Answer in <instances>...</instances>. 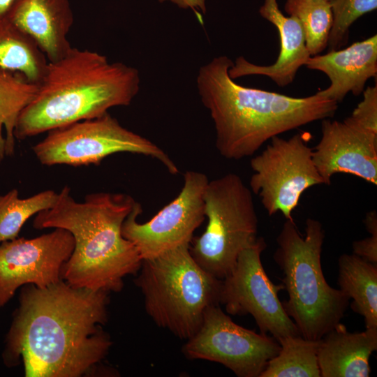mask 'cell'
<instances>
[{
  "mask_svg": "<svg viewBox=\"0 0 377 377\" xmlns=\"http://www.w3.org/2000/svg\"><path fill=\"white\" fill-rule=\"evenodd\" d=\"M108 294L75 288L63 279L45 288L22 286L5 339L4 364L22 362L26 377L95 374L112 344L103 329Z\"/></svg>",
  "mask_w": 377,
  "mask_h": 377,
  "instance_id": "cell-1",
  "label": "cell"
},
{
  "mask_svg": "<svg viewBox=\"0 0 377 377\" xmlns=\"http://www.w3.org/2000/svg\"><path fill=\"white\" fill-rule=\"evenodd\" d=\"M233 64L219 56L200 67L197 88L209 110L221 156L239 160L253 156L274 136L332 117L334 101L314 95L297 98L237 84L229 74Z\"/></svg>",
  "mask_w": 377,
  "mask_h": 377,
  "instance_id": "cell-2",
  "label": "cell"
},
{
  "mask_svg": "<svg viewBox=\"0 0 377 377\" xmlns=\"http://www.w3.org/2000/svg\"><path fill=\"white\" fill-rule=\"evenodd\" d=\"M136 202L125 193L99 192L76 201L65 186L54 205L38 213L35 229L62 228L73 237L75 246L62 268L61 277L75 288L119 292L127 275L136 274L142 258L137 248L121 233L124 221Z\"/></svg>",
  "mask_w": 377,
  "mask_h": 377,
  "instance_id": "cell-3",
  "label": "cell"
},
{
  "mask_svg": "<svg viewBox=\"0 0 377 377\" xmlns=\"http://www.w3.org/2000/svg\"><path fill=\"white\" fill-rule=\"evenodd\" d=\"M140 83L134 67L72 47L60 59L47 62L34 97L18 117L15 138L24 140L127 106Z\"/></svg>",
  "mask_w": 377,
  "mask_h": 377,
  "instance_id": "cell-4",
  "label": "cell"
},
{
  "mask_svg": "<svg viewBox=\"0 0 377 377\" xmlns=\"http://www.w3.org/2000/svg\"><path fill=\"white\" fill-rule=\"evenodd\" d=\"M325 239L322 223L308 218L302 236L293 220H286L276 238L273 258L283 271L288 299L283 308L300 335L318 341L343 318L350 299L326 281L321 267Z\"/></svg>",
  "mask_w": 377,
  "mask_h": 377,
  "instance_id": "cell-5",
  "label": "cell"
},
{
  "mask_svg": "<svg viewBox=\"0 0 377 377\" xmlns=\"http://www.w3.org/2000/svg\"><path fill=\"white\" fill-rule=\"evenodd\" d=\"M189 246L142 260L135 280L151 320L186 340L198 331L207 309L219 305L222 283L195 262Z\"/></svg>",
  "mask_w": 377,
  "mask_h": 377,
  "instance_id": "cell-6",
  "label": "cell"
},
{
  "mask_svg": "<svg viewBox=\"0 0 377 377\" xmlns=\"http://www.w3.org/2000/svg\"><path fill=\"white\" fill-rule=\"evenodd\" d=\"M203 198L207 225L200 236L193 237L189 249L204 270L223 279L242 251L258 237L253 193L238 175L230 172L209 181Z\"/></svg>",
  "mask_w": 377,
  "mask_h": 377,
  "instance_id": "cell-7",
  "label": "cell"
},
{
  "mask_svg": "<svg viewBox=\"0 0 377 377\" xmlns=\"http://www.w3.org/2000/svg\"><path fill=\"white\" fill-rule=\"evenodd\" d=\"M47 133L43 140L32 147L36 158L44 165H97L108 156L128 152L156 159L172 175L179 172L176 164L161 148L121 126L109 112Z\"/></svg>",
  "mask_w": 377,
  "mask_h": 377,
  "instance_id": "cell-8",
  "label": "cell"
},
{
  "mask_svg": "<svg viewBox=\"0 0 377 377\" xmlns=\"http://www.w3.org/2000/svg\"><path fill=\"white\" fill-rule=\"evenodd\" d=\"M312 149L302 133L288 139L277 135L251 159L253 173L249 188L269 216L281 212L286 220H293L292 213L303 193L324 184L313 161Z\"/></svg>",
  "mask_w": 377,
  "mask_h": 377,
  "instance_id": "cell-9",
  "label": "cell"
},
{
  "mask_svg": "<svg viewBox=\"0 0 377 377\" xmlns=\"http://www.w3.org/2000/svg\"><path fill=\"white\" fill-rule=\"evenodd\" d=\"M266 246L264 238L258 237L242 251L233 269L222 279L220 304L229 314L251 315L260 333H269L276 340L301 336L279 298L283 283H273L263 266L260 256Z\"/></svg>",
  "mask_w": 377,
  "mask_h": 377,
  "instance_id": "cell-10",
  "label": "cell"
},
{
  "mask_svg": "<svg viewBox=\"0 0 377 377\" xmlns=\"http://www.w3.org/2000/svg\"><path fill=\"white\" fill-rule=\"evenodd\" d=\"M280 349L273 337L236 324L219 305H213L198 331L186 340L182 353L191 360L221 364L239 377H259Z\"/></svg>",
  "mask_w": 377,
  "mask_h": 377,
  "instance_id": "cell-11",
  "label": "cell"
},
{
  "mask_svg": "<svg viewBox=\"0 0 377 377\" xmlns=\"http://www.w3.org/2000/svg\"><path fill=\"white\" fill-rule=\"evenodd\" d=\"M208 182L201 172L186 171L179 195L142 223L138 221L142 209L136 203L123 223L121 233L137 248L142 260L190 244L194 231L205 218L203 198Z\"/></svg>",
  "mask_w": 377,
  "mask_h": 377,
  "instance_id": "cell-12",
  "label": "cell"
},
{
  "mask_svg": "<svg viewBox=\"0 0 377 377\" xmlns=\"http://www.w3.org/2000/svg\"><path fill=\"white\" fill-rule=\"evenodd\" d=\"M54 229L37 237L0 243V307L26 284L45 288L62 280V268L75 242L68 230Z\"/></svg>",
  "mask_w": 377,
  "mask_h": 377,
  "instance_id": "cell-13",
  "label": "cell"
},
{
  "mask_svg": "<svg viewBox=\"0 0 377 377\" xmlns=\"http://www.w3.org/2000/svg\"><path fill=\"white\" fill-rule=\"evenodd\" d=\"M321 121V138L312 158L324 184L330 185L333 175L346 173L376 185L377 135L343 121Z\"/></svg>",
  "mask_w": 377,
  "mask_h": 377,
  "instance_id": "cell-14",
  "label": "cell"
},
{
  "mask_svg": "<svg viewBox=\"0 0 377 377\" xmlns=\"http://www.w3.org/2000/svg\"><path fill=\"white\" fill-rule=\"evenodd\" d=\"M6 17L45 56L57 61L71 49L67 36L73 23L69 0H14Z\"/></svg>",
  "mask_w": 377,
  "mask_h": 377,
  "instance_id": "cell-15",
  "label": "cell"
},
{
  "mask_svg": "<svg viewBox=\"0 0 377 377\" xmlns=\"http://www.w3.org/2000/svg\"><path fill=\"white\" fill-rule=\"evenodd\" d=\"M305 66L324 73L330 80L329 87L317 94L337 103L349 92L358 96L364 90L367 81L377 76V36L343 49L311 56Z\"/></svg>",
  "mask_w": 377,
  "mask_h": 377,
  "instance_id": "cell-16",
  "label": "cell"
},
{
  "mask_svg": "<svg viewBox=\"0 0 377 377\" xmlns=\"http://www.w3.org/2000/svg\"><path fill=\"white\" fill-rule=\"evenodd\" d=\"M259 12L278 30L280 51L277 59L271 65L262 66L239 57L229 68L228 74L232 80L246 75H265L278 86L286 87L294 80L299 68L305 65L311 57L306 47L303 29L295 17H286L281 12L276 0H265Z\"/></svg>",
  "mask_w": 377,
  "mask_h": 377,
  "instance_id": "cell-17",
  "label": "cell"
},
{
  "mask_svg": "<svg viewBox=\"0 0 377 377\" xmlns=\"http://www.w3.org/2000/svg\"><path fill=\"white\" fill-rule=\"evenodd\" d=\"M377 349V332H348L341 323L318 340L321 377H368L369 358Z\"/></svg>",
  "mask_w": 377,
  "mask_h": 377,
  "instance_id": "cell-18",
  "label": "cell"
},
{
  "mask_svg": "<svg viewBox=\"0 0 377 377\" xmlns=\"http://www.w3.org/2000/svg\"><path fill=\"white\" fill-rule=\"evenodd\" d=\"M340 290L353 300L352 309L364 317L366 330L377 332V265L353 254L338 260Z\"/></svg>",
  "mask_w": 377,
  "mask_h": 377,
  "instance_id": "cell-19",
  "label": "cell"
},
{
  "mask_svg": "<svg viewBox=\"0 0 377 377\" xmlns=\"http://www.w3.org/2000/svg\"><path fill=\"white\" fill-rule=\"evenodd\" d=\"M47 60L36 44L7 17H0V68L38 84Z\"/></svg>",
  "mask_w": 377,
  "mask_h": 377,
  "instance_id": "cell-20",
  "label": "cell"
},
{
  "mask_svg": "<svg viewBox=\"0 0 377 377\" xmlns=\"http://www.w3.org/2000/svg\"><path fill=\"white\" fill-rule=\"evenodd\" d=\"M38 85L19 73L0 68V161L15 151V128L23 109L34 97Z\"/></svg>",
  "mask_w": 377,
  "mask_h": 377,
  "instance_id": "cell-21",
  "label": "cell"
},
{
  "mask_svg": "<svg viewBox=\"0 0 377 377\" xmlns=\"http://www.w3.org/2000/svg\"><path fill=\"white\" fill-rule=\"evenodd\" d=\"M276 341L281 349L259 377H320L317 357L318 340L286 336Z\"/></svg>",
  "mask_w": 377,
  "mask_h": 377,
  "instance_id": "cell-22",
  "label": "cell"
},
{
  "mask_svg": "<svg viewBox=\"0 0 377 377\" xmlns=\"http://www.w3.org/2000/svg\"><path fill=\"white\" fill-rule=\"evenodd\" d=\"M286 12L300 22L306 47L311 56L321 53L327 47L333 23L330 1L326 0H286Z\"/></svg>",
  "mask_w": 377,
  "mask_h": 377,
  "instance_id": "cell-23",
  "label": "cell"
},
{
  "mask_svg": "<svg viewBox=\"0 0 377 377\" xmlns=\"http://www.w3.org/2000/svg\"><path fill=\"white\" fill-rule=\"evenodd\" d=\"M58 193L45 190L29 198H20L17 189L0 195V243L19 236L21 228L32 216L51 208Z\"/></svg>",
  "mask_w": 377,
  "mask_h": 377,
  "instance_id": "cell-24",
  "label": "cell"
},
{
  "mask_svg": "<svg viewBox=\"0 0 377 377\" xmlns=\"http://www.w3.org/2000/svg\"><path fill=\"white\" fill-rule=\"evenodd\" d=\"M330 3L333 23L327 43L328 51L346 45L353 22L377 8V0H332Z\"/></svg>",
  "mask_w": 377,
  "mask_h": 377,
  "instance_id": "cell-25",
  "label": "cell"
},
{
  "mask_svg": "<svg viewBox=\"0 0 377 377\" xmlns=\"http://www.w3.org/2000/svg\"><path fill=\"white\" fill-rule=\"evenodd\" d=\"M363 99L343 121L353 127L377 135V84L363 91Z\"/></svg>",
  "mask_w": 377,
  "mask_h": 377,
  "instance_id": "cell-26",
  "label": "cell"
},
{
  "mask_svg": "<svg viewBox=\"0 0 377 377\" xmlns=\"http://www.w3.org/2000/svg\"><path fill=\"white\" fill-rule=\"evenodd\" d=\"M364 223L371 236L353 242V253L377 265V213L376 210L367 213Z\"/></svg>",
  "mask_w": 377,
  "mask_h": 377,
  "instance_id": "cell-27",
  "label": "cell"
},
{
  "mask_svg": "<svg viewBox=\"0 0 377 377\" xmlns=\"http://www.w3.org/2000/svg\"><path fill=\"white\" fill-rule=\"evenodd\" d=\"M165 0H159L163 2ZM172 2L176 3L178 6L183 8H202L205 6V0H170Z\"/></svg>",
  "mask_w": 377,
  "mask_h": 377,
  "instance_id": "cell-28",
  "label": "cell"
},
{
  "mask_svg": "<svg viewBox=\"0 0 377 377\" xmlns=\"http://www.w3.org/2000/svg\"><path fill=\"white\" fill-rule=\"evenodd\" d=\"M14 0H0V17H6Z\"/></svg>",
  "mask_w": 377,
  "mask_h": 377,
  "instance_id": "cell-29",
  "label": "cell"
},
{
  "mask_svg": "<svg viewBox=\"0 0 377 377\" xmlns=\"http://www.w3.org/2000/svg\"><path fill=\"white\" fill-rule=\"evenodd\" d=\"M326 1H332V0H326Z\"/></svg>",
  "mask_w": 377,
  "mask_h": 377,
  "instance_id": "cell-30",
  "label": "cell"
}]
</instances>
